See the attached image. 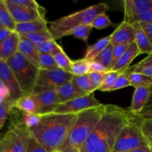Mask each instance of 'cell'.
<instances>
[{
	"instance_id": "cell-18",
	"label": "cell",
	"mask_w": 152,
	"mask_h": 152,
	"mask_svg": "<svg viewBox=\"0 0 152 152\" xmlns=\"http://www.w3.org/2000/svg\"><path fill=\"white\" fill-rule=\"evenodd\" d=\"M140 54H141V53L139 48H138L136 42H134L133 43L129 45L126 51L122 55L121 57L117 61V63L114 65V66L113 67L111 71H117V72L120 73L124 72L130 67L132 61Z\"/></svg>"
},
{
	"instance_id": "cell-30",
	"label": "cell",
	"mask_w": 152,
	"mask_h": 152,
	"mask_svg": "<svg viewBox=\"0 0 152 152\" xmlns=\"http://www.w3.org/2000/svg\"><path fill=\"white\" fill-rule=\"evenodd\" d=\"M92 26L91 25H80V26L77 27V28H74L72 31H70L67 36H74V37L83 40L86 43L88 42V40L89 36H90L91 33Z\"/></svg>"
},
{
	"instance_id": "cell-8",
	"label": "cell",
	"mask_w": 152,
	"mask_h": 152,
	"mask_svg": "<svg viewBox=\"0 0 152 152\" xmlns=\"http://www.w3.org/2000/svg\"><path fill=\"white\" fill-rule=\"evenodd\" d=\"M73 75L68 71L56 68L54 70L39 69L35 88L32 94L45 90H54L56 88L68 83Z\"/></svg>"
},
{
	"instance_id": "cell-20",
	"label": "cell",
	"mask_w": 152,
	"mask_h": 152,
	"mask_svg": "<svg viewBox=\"0 0 152 152\" xmlns=\"http://www.w3.org/2000/svg\"><path fill=\"white\" fill-rule=\"evenodd\" d=\"M134 30L135 42L137 45L141 54H150L152 53V47L146 34L142 29L140 22L132 24Z\"/></svg>"
},
{
	"instance_id": "cell-56",
	"label": "cell",
	"mask_w": 152,
	"mask_h": 152,
	"mask_svg": "<svg viewBox=\"0 0 152 152\" xmlns=\"http://www.w3.org/2000/svg\"><path fill=\"white\" fill-rule=\"evenodd\" d=\"M69 152H82L80 151H69Z\"/></svg>"
},
{
	"instance_id": "cell-52",
	"label": "cell",
	"mask_w": 152,
	"mask_h": 152,
	"mask_svg": "<svg viewBox=\"0 0 152 152\" xmlns=\"http://www.w3.org/2000/svg\"><path fill=\"white\" fill-rule=\"evenodd\" d=\"M126 152H151V147L150 145H148V146L145 147H141V148H136V149L131 150V151H126Z\"/></svg>"
},
{
	"instance_id": "cell-37",
	"label": "cell",
	"mask_w": 152,
	"mask_h": 152,
	"mask_svg": "<svg viewBox=\"0 0 152 152\" xmlns=\"http://www.w3.org/2000/svg\"><path fill=\"white\" fill-rule=\"evenodd\" d=\"M129 86H132L130 81L129 80V74H127L126 71H124V72L121 73L120 74V76L117 79L115 83L112 86L110 91L120 90V89L124 88L129 87Z\"/></svg>"
},
{
	"instance_id": "cell-29",
	"label": "cell",
	"mask_w": 152,
	"mask_h": 152,
	"mask_svg": "<svg viewBox=\"0 0 152 152\" xmlns=\"http://www.w3.org/2000/svg\"><path fill=\"white\" fill-rule=\"evenodd\" d=\"M71 81L74 86H77L79 89L84 92L86 94L88 95L94 94L91 90L88 74L83 76H73Z\"/></svg>"
},
{
	"instance_id": "cell-26",
	"label": "cell",
	"mask_w": 152,
	"mask_h": 152,
	"mask_svg": "<svg viewBox=\"0 0 152 152\" xmlns=\"http://www.w3.org/2000/svg\"><path fill=\"white\" fill-rule=\"evenodd\" d=\"M69 72L73 76H83L90 72L89 61L85 58L71 61Z\"/></svg>"
},
{
	"instance_id": "cell-42",
	"label": "cell",
	"mask_w": 152,
	"mask_h": 152,
	"mask_svg": "<svg viewBox=\"0 0 152 152\" xmlns=\"http://www.w3.org/2000/svg\"><path fill=\"white\" fill-rule=\"evenodd\" d=\"M10 1L17 5L25 7L28 9L37 10H41L45 9L39 4H38L35 0H10Z\"/></svg>"
},
{
	"instance_id": "cell-46",
	"label": "cell",
	"mask_w": 152,
	"mask_h": 152,
	"mask_svg": "<svg viewBox=\"0 0 152 152\" xmlns=\"http://www.w3.org/2000/svg\"><path fill=\"white\" fill-rule=\"evenodd\" d=\"M137 117L142 120L152 121V104L146 105Z\"/></svg>"
},
{
	"instance_id": "cell-44",
	"label": "cell",
	"mask_w": 152,
	"mask_h": 152,
	"mask_svg": "<svg viewBox=\"0 0 152 152\" xmlns=\"http://www.w3.org/2000/svg\"><path fill=\"white\" fill-rule=\"evenodd\" d=\"M27 152H49L42 145H40L37 140L31 134L28 141V148H27Z\"/></svg>"
},
{
	"instance_id": "cell-11",
	"label": "cell",
	"mask_w": 152,
	"mask_h": 152,
	"mask_svg": "<svg viewBox=\"0 0 152 152\" xmlns=\"http://www.w3.org/2000/svg\"><path fill=\"white\" fill-rule=\"evenodd\" d=\"M0 80L8 89L10 99L13 102L23 96V93L10 66L7 62H4L1 59H0Z\"/></svg>"
},
{
	"instance_id": "cell-28",
	"label": "cell",
	"mask_w": 152,
	"mask_h": 152,
	"mask_svg": "<svg viewBox=\"0 0 152 152\" xmlns=\"http://www.w3.org/2000/svg\"><path fill=\"white\" fill-rule=\"evenodd\" d=\"M22 36L25 37L28 39L31 40L32 42H34L36 45L42 43L44 42L50 41V40H55L53 39V35L50 33V30L48 29L43 31H39V32L31 33L28 34H22Z\"/></svg>"
},
{
	"instance_id": "cell-2",
	"label": "cell",
	"mask_w": 152,
	"mask_h": 152,
	"mask_svg": "<svg viewBox=\"0 0 152 152\" xmlns=\"http://www.w3.org/2000/svg\"><path fill=\"white\" fill-rule=\"evenodd\" d=\"M77 114L51 113L41 116L37 126L30 129L31 134L48 151H58L66 141Z\"/></svg>"
},
{
	"instance_id": "cell-3",
	"label": "cell",
	"mask_w": 152,
	"mask_h": 152,
	"mask_svg": "<svg viewBox=\"0 0 152 152\" xmlns=\"http://www.w3.org/2000/svg\"><path fill=\"white\" fill-rule=\"evenodd\" d=\"M106 109L107 105L101 104L99 106L79 112L66 141L58 151L59 152L80 151Z\"/></svg>"
},
{
	"instance_id": "cell-58",
	"label": "cell",
	"mask_w": 152,
	"mask_h": 152,
	"mask_svg": "<svg viewBox=\"0 0 152 152\" xmlns=\"http://www.w3.org/2000/svg\"><path fill=\"white\" fill-rule=\"evenodd\" d=\"M151 147V152H152V146H150Z\"/></svg>"
},
{
	"instance_id": "cell-40",
	"label": "cell",
	"mask_w": 152,
	"mask_h": 152,
	"mask_svg": "<svg viewBox=\"0 0 152 152\" xmlns=\"http://www.w3.org/2000/svg\"><path fill=\"white\" fill-rule=\"evenodd\" d=\"M129 45H116L113 46L112 50V59H111V69L114 66L117 61L120 59L122 55L124 53Z\"/></svg>"
},
{
	"instance_id": "cell-10",
	"label": "cell",
	"mask_w": 152,
	"mask_h": 152,
	"mask_svg": "<svg viewBox=\"0 0 152 152\" xmlns=\"http://www.w3.org/2000/svg\"><path fill=\"white\" fill-rule=\"evenodd\" d=\"M6 5L16 23L31 22V21H46V10H32L17 5L10 0H4Z\"/></svg>"
},
{
	"instance_id": "cell-16",
	"label": "cell",
	"mask_w": 152,
	"mask_h": 152,
	"mask_svg": "<svg viewBox=\"0 0 152 152\" xmlns=\"http://www.w3.org/2000/svg\"><path fill=\"white\" fill-rule=\"evenodd\" d=\"M20 35L16 31L12 32L0 45V59L7 62L19 50Z\"/></svg>"
},
{
	"instance_id": "cell-14",
	"label": "cell",
	"mask_w": 152,
	"mask_h": 152,
	"mask_svg": "<svg viewBox=\"0 0 152 152\" xmlns=\"http://www.w3.org/2000/svg\"><path fill=\"white\" fill-rule=\"evenodd\" d=\"M123 21L128 22L133 16L152 10V0H124Z\"/></svg>"
},
{
	"instance_id": "cell-5",
	"label": "cell",
	"mask_w": 152,
	"mask_h": 152,
	"mask_svg": "<svg viewBox=\"0 0 152 152\" xmlns=\"http://www.w3.org/2000/svg\"><path fill=\"white\" fill-rule=\"evenodd\" d=\"M7 63L14 74L23 95L31 94L35 88L39 68L19 52L10 57Z\"/></svg>"
},
{
	"instance_id": "cell-33",
	"label": "cell",
	"mask_w": 152,
	"mask_h": 152,
	"mask_svg": "<svg viewBox=\"0 0 152 152\" xmlns=\"http://www.w3.org/2000/svg\"><path fill=\"white\" fill-rule=\"evenodd\" d=\"M120 74H121V73L117 72V71H108V72L105 74V78H104L103 83H102V86L99 87V88L98 89V90L103 92L110 91V90H111V88H112V86H114L116 80L118 78V77L120 76Z\"/></svg>"
},
{
	"instance_id": "cell-43",
	"label": "cell",
	"mask_w": 152,
	"mask_h": 152,
	"mask_svg": "<svg viewBox=\"0 0 152 152\" xmlns=\"http://www.w3.org/2000/svg\"><path fill=\"white\" fill-rule=\"evenodd\" d=\"M126 22H129L132 25L134 22H151L152 23V10L133 16L132 19H130Z\"/></svg>"
},
{
	"instance_id": "cell-41",
	"label": "cell",
	"mask_w": 152,
	"mask_h": 152,
	"mask_svg": "<svg viewBox=\"0 0 152 152\" xmlns=\"http://www.w3.org/2000/svg\"><path fill=\"white\" fill-rule=\"evenodd\" d=\"M141 129L148 145L152 146V121L141 120Z\"/></svg>"
},
{
	"instance_id": "cell-25",
	"label": "cell",
	"mask_w": 152,
	"mask_h": 152,
	"mask_svg": "<svg viewBox=\"0 0 152 152\" xmlns=\"http://www.w3.org/2000/svg\"><path fill=\"white\" fill-rule=\"evenodd\" d=\"M126 71L129 74V80L131 83V86H133L134 88L140 87H151L152 77L140 73Z\"/></svg>"
},
{
	"instance_id": "cell-53",
	"label": "cell",
	"mask_w": 152,
	"mask_h": 152,
	"mask_svg": "<svg viewBox=\"0 0 152 152\" xmlns=\"http://www.w3.org/2000/svg\"><path fill=\"white\" fill-rule=\"evenodd\" d=\"M0 152H4V147H3L2 142H1V138L0 137Z\"/></svg>"
},
{
	"instance_id": "cell-19",
	"label": "cell",
	"mask_w": 152,
	"mask_h": 152,
	"mask_svg": "<svg viewBox=\"0 0 152 152\" xmlns=\"http://www.w3.org/2000/svg\"><path fill=\"white\" fill-rule=\"evenodd\" d=\"M54 90L57 95L59 104L87 95L79 89L77 86H74L71 81L56 88Z\"/></svg>"
},
{
	"instance_id": "cell-17",
	"label": "cell",
	"mask_w": 152,
	"mask_h": 152,
	"mask_svg": "<svg viewBox=\"0 0 152 152\" xmlns=\"http://www.w3.org/2000/svg\"><path fill=\"white\" fill-rule=\"evenodd\" d=\"M18 52L22 53L31 63L39 68L40 53L37 49V45L31 40L22 35H20V42Z\"/></svg>"
},
{
	"instance_id": "cell-57",
	"label": "cell",
	"mask_w": 152,
	"mask_h": 152,
	"mask_svg": "<svg viewBox=\"0 0 152 152\" xmlns=\"http://www.w3.org/2000/svg\"><path fill=\"white\" fill-rule=\"evenodd\" d=\"M53 152H59V151H53Z\"/></svg>"
},
{
	"instance_id": "cell-6",
	"label": "cell",
	"mask_w": 152,
	"mask_h": 152,
	"mask_svg": "<svg viewBox=\"0 0 152 152\" xmlns=\"http://www.w3.org/2000/svg\"><path fill=\"white\" fill-rule=\"evenodd\" d=\"M136 118V116H133L123 126L112 152H126L149 145L141 129V119Z\"/></svg>"
},
{
	"instance_id": "cell-1",
	"label": "cell",
	"mask_w": 152,
	"mask_h": 152,
	"mask_svg": "<svg viewBox=\"0 0 152 152\" xmlns=\"http://www.w3.org/2000/svg\"><path fill=\"white\" fill-rule=\"evenodd\" d=\"M133 116L120 107L107 105L106 111L80 151L112 152L120 131Z\"/></svg>"
},
{
	"instance_id": "cell-36",
	"label": "cell",
	"mask_w": 152,
	"mask_h": 152,
	"mask_svg": "<svg viewBox=\"0 0 152 152\" xmlns=\"http://www.w3.org/2000/svg\"><path fill=\"white\" fill-rule=\"evenodd\" d=\"M107 73V72H106ZM106 73L104 72H90L88 73V77L90 80L91 86L93 93L99 88L103 83L105 75Z\"/></svg>"
},
{
	"instance_id": "cell-45",
	"label": "cell",
	"mask_w": 152,
	"mask_h": 152,
	"mask_svg": "<svg viewBox=\"0 0 152 152\" xmlns=\"http://www.w3.org/2000/svg\"><path fill=\"white\" fill-rule=\"evenodd\" d=\"M126 71H127L128 72L140 73V74H144V75H146L150 77H152V66L140 67V66H137L136 65H134L129 67Z\"/></svg>"
},
{
	"instance_id": "cell-35",
	"label": "cell",
	"mask_w": 152,
	"mask_h": 152,
	"mask_svg": "<svg viewBox=\"0 0 152 152\" xmlns=\"http://www.w3.org/2000/svg\"><path fill=\"white\" fill-rule=\"evenodd\" d=\"M112 25L113 24L111 19L105 13H102L97 15L91 24L92 28H96L97 30H102L103 28L112 26Z\"/></svg>"
},
{
	"instance_id": "cell-22",
	"label": "cell",
	"mask_w": 152,
	"mask_h": 152,
	"mask_svg": "<svg viewBox=\"0 0 152 152\" xmlns=\"http://www.w3.org/2000/svg\"><path fill=\"white\" fill-rule=\"evenodd\" d=\"M49 29L48 28V21H31V22L16 23V30L19 35L31 34V33L43 31Z\"/></svg>"
},
{
	"instance_id": "cell-48",
	"label": "cell",
	"mask_w": 152,
	"mask_h": 152,
	"mask_svg": "<svg viewBox=\"0 0 152 152\" xmlns=\"http://www.w3.org/2000/svg\"><path fill=\"white\" fill-rule=\"evenodd\" d=\"M140 23L146 34L152 47V23L151 22H140Z\"/></svg>"
},
{
	"instance_id": "cell-47",
	"label": "cell",
	"mask_w": 152,
	"mask_h": 152,
	"mask_svg": "<svg viewBox=\"0 0 152 152\" xmlns=\"http://www.w3.org/2000/svg\"><path fill=\"white\" fill-rule=\"evenodd\" d=\"M89 66H90V72H108V70L96 61H89ZM89 72V73H90Z\"/></svg>"
},
{
	"instance_id": "cell-23",
	"label": "cell",
	"mask_w": 152,
	"mask_h": 152,
	"mask_svg": "<svg viewBox=\"0 0 152 152\" xmlns=\"http://www.w3.org/2000/svg\"><path fill=\"white\" fill-rule=\"evenodd\" d=\"M111 34L100 39L92 45L88 46L87 50H86V55H85L84 57L85 59H87L88 61L94 60V58L111 42Z\"/></svg>"
},
{
	"instance_id": "cell-38",
	"label": "cell",
	"mask_w": 152,
	"mask_h": 152,
	"mask_svg": "<svg viewBox=\"0 0 152 152\" xmlns=\"http://www.w3.org/2000/svg\"><path fill=\"white\" fill-rule=\"evenodd\" d=\"M22 123L25 124V126L29 129H33L36 126L39 124L40 120H41V116L38 114H25L22 113Z\"/></svg>"
},
{
	"instance_id": "cell-27",
	"label": "cell",
	"mask_w": 152,
	"mask_h": 152,
	"mask_svg": "<svg viewBox=\"0 0 152 152\" xmlns=\"http://www.w3.org/2000/svg\"><path fill=\"white\" fill-rule=\"evenodd\" d=\"M112 43L110 42L105 48H104L96 57L94 61L99 62L101 65H103L108 71L111 70V59H112Z\"/></svg>"
},
{
	"instance_id": "cell-12",
	"label": "cell",
	"mask_w": 152,
	"mask_h": 152,
	"mask_svg": "<svg viewBox=\"0 0 152 152\" xmlns=\"http://www.w3.org/2000/svg\"><path fill=\"white\" fill-rule=\"evenodd\" d=\"M31 94L34 95L37 100L38 106L37 114L39 116L53 113L59 104L55 90H45Z\"/></svg>"
},
{
	"instance_id": "cell-15",
	"label": "cell",
	"mask_w": 152,
	"mask_h": 152,
	"mask_svg": "<svg viewBox=\"0 0 152 152\" xmlns=\"http://www.w3.org/2000/svg\"><path fill=\"white\" fill-rule=\"evenodd\" d=\"M151 96V87H140L135 88L132 96V104L129 111L134 116L137 117L140 113L148 105Z\"/></svg>"
},
{
	"instance_id": "cell-32",
	"label": "cell",
	"mask_w": 152,
	"mask_h": 152,
	"mask_svg": "<svg viewBox=\"0 0 152 152\" xmlns=\"http://www.w3.org/2000/svg\"><path fill=\"white\" fill-rule=\"evenodd\" d=\"M53 56L54 57L55 61H56V64H57L58 68L69 72L71 65V61L72 60L69 59V57L67 56V54L62 48L56 53H55L53 55Z\"/></svg>"
},
{
	"instance_id": "cell-4",
	"label": "cell",
	"mask_w": 152,
	"mask_h": 152,
	"mask_svg": "<svg viewBox=\"0 0 152 152\" xmlns=\"http://www.w3.org/2000/svg\"><path fill=\"white\" fill-rule=\"evenodd\" d=\"M108 8L106 3H98L53 21L50 23L49 30L55 40L66 37L70 31L80 25H91L97 15L105 13Z\"/></svg>"
},
{
	"instance_id": "cell-21",
	"label": "cell",
	"mask_w": 152,
	"mask_h": 152,
	"mask_svg": "<svg viewBox=\"0 0 152 152\" xmlns=\"http://www.w3.org/2000/svg\"><path fill=\"white\" fill-rule=\"evenodd\" d=\"M14 108L25 114H37L38 106L33 94L23 95L14 102Z\"/></svg>"
},
{
	"instance_id": "cell-13",
	"label": "cell",
	"mask_w": 152,
	"mask_h": 152,
	"mask_svg": "<svg viewBox=\"0 0 152 152\" xmlns=\"http://www.w3.org/2000/svg\"><path fill=\"white\" fill-rule=\"evenodd\" d=\"M135 41L134 30L132 24L123 21L117 29L111 34V42L113 45H129Z\"/></svg>"
},
{
	"instance_id": "cell-55",
	"label": "cell",
	"mask_w": 152,
	"mask_h": 152,
	"mask_svg": "<svg viewBox=\"0 0 152 152\" xmlns=\"http://www.w3.org/2000/svg\"><path fill=\"white\" fill-rule=\"evenodd\" d=\"M3 101H4V99H1V97H0V104H1V102H3Z\"/></svg>"
},
{
	"instance_id": "cell-51",
	"label": "cell",
	"mask_w": 152,
	"mask_h": 152,
	"mask_svg": "<svg viewBox=\"0 0 152 152\" xmlns=\"http://www.w3.org/2000/svg\"><path fill=\"white\" fill-rule=\"evenodd\" d=\"M12 32H13V31L6 29V28H2V27H0V45Z\"/></svg>"
},
{
	"instance_id": "cell-49",
	"label": "cell",
	"mask_w": 152,
	"mask_h": 152,
	"mask_svg": "<svg viewBox=\"0 0 152 152\" xmlns=\"http://www.w3.org/2000/svg\"><path fill=\"white\" fill-rule=\"evenodd\" d=\"M0 97L4 99V100H5V99H11L8 89L3 84L1 80H0Z\"/></svg>"
},
{
	"instance_id": "cell-34",
	"label": "cell",
	"mask_w": 152,
	"mask_h": 152,
	"mask_svg": "<svg viewBox=\"0 0 152 152\" xmlns=\"http://www.w3.org/2000/svg\"><path fill=\"white\" fill-rule=\"evenodd\" d=\"M59 68L54 57L51 54L40 53L39 56V69L54 70Z\"/></svg>"
},
{
	"instance_id": "cell-59",
	"label": "cell",
	"mask_w": 152,
	"mask_h": 152,
	"mask_svg": "<svg viewBox=\"0 0 152 152\" xmlns=\"http://www.w3.org/2000/svg\"><path fill=\"white\" fill-rule=\"evenodd\" d=\"M0 27H1V25H0Z\"/></svg>"
},
{
	"instance_id": "cell-24",
	"label": "cell",
	"mask_w": 152,
	"mask_h": 152,
	"mask_svg": "<svg viewBox=\"0 0 152 152\" xmlns=\"http://www.w3.org/2000/svg\"><path fill=\"white\" fill-rule=\"evenodd\" d=\"M0 25L11 31L16 30V22L10 14L4 0H0Z\"/></svg>"
},
{
	"instance_id": "cell-31",
	"label": "cell",
	"mask_w": 152,
	"mask_h": 152,
	"mask_svg": "<svg viewBox=\"0 0 152 152\" xmlns=\"http://www.w3.org/2000/svg\"><path fill=\"white\" fill-rule=\"evenodd\" d=\"M13 108L14 102L11 99H5L0 104V132Z\"/></svg>"
},
{
	"instance_id": "cell-50",
	"label": "cell",
	"mask_w": 152,
	"mask_h": 152,
	"mask_svg": "<svg viewBox=\"0 0 152 152\" xmlns=\"http://www.w3.org/2000/svg\"><path fill=\"white\" fill-rule=\"evenodd\" d=\"M137 66L140 67H151L152 66V53L148 54V56L141 61H140L138 63L136 64Z\"/></svg>"
},
{
	"instance_id": "cell-54",
	"label": "cell",
	"mask_w": 152,
	"mask_h": 152,
	"mask_svg": "<svg viewBox=\"0 0 152 152\" xmlns=\"http://www.w3.org/2000/svg\"><path fill=\"white\" fill-rule=\"evenodd\" d=\"M151 104H152V86L151 87V96H150V99H149V101H148V105H151Z\"/></svg>"
},
{
	"instance_id": "cell-7",
	"label": "cell",
	"mask_w": 152,
	"mask_h": 152,
	"mask_svg": "<svg viewBox=\"0 0 152 152\" xmlns=\"http://www.w3.org/2000/svg\"><path fill=\"white\" fill-rule=\"evenodd\" d=\"M30 136V129L21 119L10 120L8 129L1 137L4 152H27Z\"/></svg>"
},
{
	"instance_id": "cell-39",
	"label": "cell",
	"mask_w": 152,
	"mask_h": 152,
	"mask_svg": "<svg viewBox=\"0 0 152 152\" xmlns=\"http://www.w3.org/2000/svg\"><path fill=\"white\" fill-rule=\"evenodd\" d=\"M58 44L56 43V40H50V41L44 42L42 43L37 45V47L39 53H48V54H52L56 48L57 47Z\"/></svg>"
},
{
	"instance_id": "cell-9",
	"label": "cell",
	"mask_w": 152,
	"mask_h": 152,
	"mask_svg": "<svg viewBox=\"0 0 152 152\" xmlns=\"http://www.w3.org/2000/svg\"><path fill=\"white\" fill-rule=\"evenodd\" d=\"M102 103H100V102L94 96V94H91L59 104L54 110V113L78 114L79 112L88 108L99 106Z\"/></svg>"
}]
</instances>
